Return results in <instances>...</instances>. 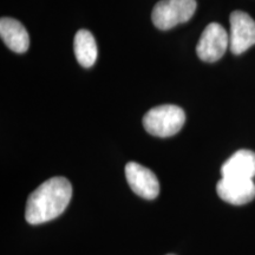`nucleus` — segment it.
Wrapping results in <instances>:
<instances>
[{
  "label": "nucleus",
  "instance_id": "obj_3",
  "mask_svg": "<svg viewBox=\"0 0 255 255\" xmlns=\"http://www.w3.org/2000/svg\"><path fill=\"white\" fill-rule=\"evenodd\" d=\"M195 11V0H161L152 9L151 19L159 30H170L187 23Z\"/></svg>",
  "mask_w": 255,
  "mask_h": 255
},
{
  "label": "nucleus",
  "instance_id": "obj_9",
  "mask_svg": "<svg viewBox=\"0 0 255 255\" xmlns=\"http://www.w3.org/2000/svg\"><path fill=\"white\" fill-rule=\"evenodd\" d=\"M0 36L9 50L15 53H24L30 46V37L20 21L13 18L0 19Z\"/></svg>",
  "mask_w": 255,
  "mask_h": 255
},
{
  "label": "nucleus",
  "instance_id": "obj_10",
  "mask_svg": "<svg viewBox=\"0 0 255 255\" xmlns=\"http://www.w3.org/2000/svg\"><path fill=\"white\" fill-rule=\"evenodd\" d=\"M73 51L77 62L83 68H91L96 63L98 56L97 44L91 32L79 30L73 40Z\"/></svg>",
  "mask_w": 255,
  "mask_h": 255
},
{
  "label": "nucleus",
  "instance_id": "obj_4",
  "mask_svg": "<svg viewBox=\"0 0 255 255\" xmlns=\"http://www.w3.org/2000/svg\"><path fill=\"white\" fill-rule=\"evenodd\" d=\"M229 47V34L218 23L207 25L196 45V53L203 62L214 63L221 59Z\"/></svg>",
  "mask_w": 255,
  "mask_h": 255
},
{
  "label": "nucleus",
  "instance_id": "obj_6",
  "mask_svg": "<svg viewBox=\"0 0 255 255\" xmlns=\"http://www.w3.org/2000/svg\"><path fill=\"white\" fill-rule=\"evenodd\" d=\"M126 177L133 193L146 200L156 199L159 193V183L156 175L150 169L136 162L126 165Z\"/></svg>",
  "mask_w": 255,
  "mask_h": 255
},
{
  "label": "nucleus",
  "instance_id": "obj_5",
  "mask_svg": "<svg viewBox=\"0 0 255 255\" xmlns=\"http://www.w3.org/2000/svg\"><path fill=\"white\" fill-rule=\"evenodd\" d=\"M255 45V20L246 12L234 11L231 14L229 49L234 55H241Z\"/></svg>",
  "mask_w": 255,
  "mask_h": 255
},
{
  "label": "nucleus",
  "instance_id": "obj_1",
  "mask_svg": "<svg viewBox=\"0 0 255 255\" xmlns=\"http://www.w3.org/2000/svg\"><path fill=\"white\" fill-rule=\"evenodd\" d=\"M71 196L72 186L68 178H49L28 196L26 221L30 225H40L58 218L69 206Z\"/></svg>",
  "mask_w": 255,
  "mask_h": 255
},
{
  "label": "nucleus",
  "instance_id": "obj_8",
  "mask_svg": "<svg viewBox=\"0 0 255 255\" xmlns=\"http://www.w3.org/2000/svg\"><path fill=\"white\" fill-rule=\"evenodd\" d=\"M222 177L253 180L255 176V152L252 150H238L231 156L221 168Z\"/></svg>",
  "mask_w": 255,
  "mask_h": 255
},
{
  "label": "nucleus",
  "instance_id": "obj_7",
  "mask_svg": "<svg viewBox=\"0 0 255 255\" xmlns=\"http://www.w3.org/2000/svg\"><path fill=\"white\" fill-rule=\"evenodd\" d=\"M220 199L234 206H242L251 202L255 197L253 180L222 177L216 186Z\"/></svg>",
  "mask_w": 255,
  "mask_h": 255
},
{
  "label": "nucleus",
  "instance_id": "obj_2",
  "mask_svg": "<svg viewBox=\"0 0 255 255\" xmlns=\"http://www.w3.org/2000/svg\"><path fill=\"white\" fill-rule=\"evenodd\" d=\"M186 114L177 105L165 104L152 108L143 117L144 129L152 136L170 137L182 129Z\"/></svg>",
  "mask_w": 255,
  "mask_h": 255
}]
</instances>
